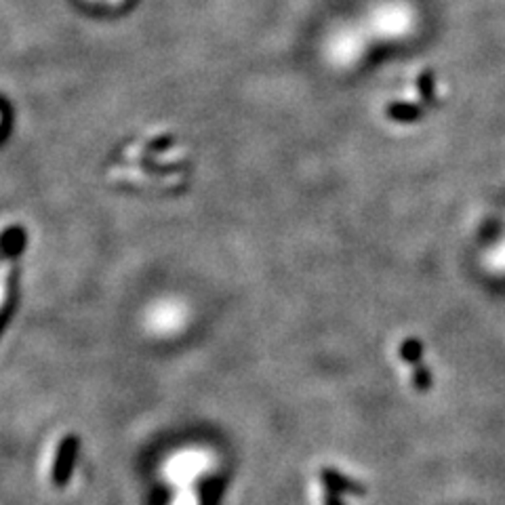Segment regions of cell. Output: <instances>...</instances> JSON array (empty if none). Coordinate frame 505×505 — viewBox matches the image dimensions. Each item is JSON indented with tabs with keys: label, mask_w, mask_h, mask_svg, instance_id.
Instances as JSON below:
<instances>
[{
	"label": "cell",
	"mask_w": 505,
	"mask_h": 505,
	"mask_svg": "<svg viewBox=\"0 0 505 505\" xmlns=\"http://www.w3.org/2000/svg\"><path fill=\"white\" fill-rule=\"evenodd\" d=\"M13 255H19V251L11 252L9 257H0V310H3L4 301H7L9 272H11V260H13Z\"/></svg>",
	"instance_id": "obj_4"
},
{
	"label": "cell",
	"mask_w": 505,
	"mask_h": 505,
	"mask_svg": "<svg viewBox=\"0 0 505 505\" xmlns=\"http://www.w3.org/2000/svg\"><path fill=\"white\" fill-rule=\"evenodd\" d=\"M76 453H78L76 436H66L58 448V454H55L53 471H50V478H53L55 486H64L70 482L72 470H74L76 463Z\"/></svg>",
	"instance_id": "obj_1"
},
{
	"label": "cell",
	"mask_w": 505,
	"mask_h": 505,
	"mask_svg": "<svg viewBox=\"0 0 505 505\" xmlns=\"http://www.w3.org/2000/svg\"><path fill=\"white\" fill-rule=\"evenodd\" d=\"M202 468H205V457H200L198 453H188L173 459L168 474H171V478L179 482V485H188Z\"/></svg>",
	"instance_id": "obj_2"
},
{
	"label": "cell",
	"mask_w": 505,
	"mask_h": 505,
	"mask_svg": "<svg viewBox=\"0 0 505 505\" xmlns=\"http://www.w3.org/2000/svg\"><path fill=\"white\" fill-rule=\"evenodd\" d=\"M322 480L324 485L330 493H337V491H346V493H362L361 485H356V482L344 478V476L339 474V471H333V470H324L322 471Z\"/></svg>",
	"instance_id": "obj_3"
},
{
	"label": "cell",
	"mask_w": 505,
	"mask_h": 505,
	"mask_svg": "<svg viewBox=\"0 0 505 505\" xmlns=\"http://www.w3.org/2000/svg\"><path fill=\"white\" fill-rule=\"evenodd\" d=\"M173 505H198V501H196V495H194L192 491H185V488H183V491L177 495L175 503H173Z\"/></svg>",
	"instance_id": "obj_5"
},
{
	"label": "cell",
	"mask_w": 505,
	"mask_h": 505,
	"mask_svg": "<svg viewBox=\"0 0 505 505\" xmlns=\"http://www.w3.org/2000/svg\"><path fill=\"white\" fill-rule=\"evenodd\" d=\"M324 505H341V501L333 495V493H329V495L324 497Z\"/></svg>",
	"instance_id": "obj_6"
}]
</instances>
